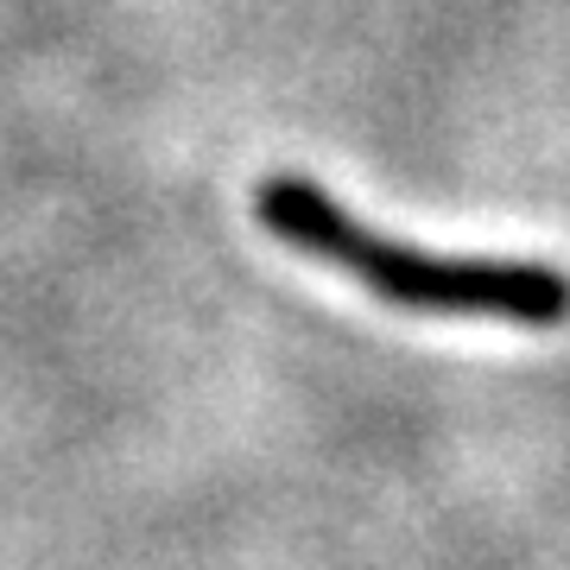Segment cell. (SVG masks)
Masks as SVG:
<instances>
[{"label": "cell", "instance_id": "obj_1", "mask_svg": "<svg viewBox=\"0 0 570 570\" xmlns=\"http://www.w3.org/2000/svg\"><path fill=\"white\" fill-rule=\"evenodd\" d=\"M261 216L285 247L348 273L367 285L381 305L425 311V317H501V324L551 330L570 317V279L539 261H450V254H419L406 242H387L367 223H355L324 184L273 171L254 197Z\"/></svg>", "mask_w": 570, "mask_h": 570}]
</instances>
